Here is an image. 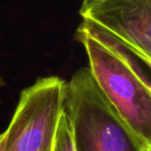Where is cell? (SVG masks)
Returning <instances> with one entry per match:
<instances>
[{
  "instance_id": "1",
  "label": "cell",
  "mask_w": 151,
  "mask_h": 151,
  "mask_svg": "<svg viewBox=\"0 0 151 151\" xmlns=\"http://www.w3.org/2000/svg\"><path fill=\"white\" fill-rule=\"evenodd\" d=\"M76 40L84 47L99 89L125 123L151 143L150 68L144 69L146 64L132 51L85 21L76 30Z\"/></svg>"
},
{
  "instance_id": "2",
  "label": "cell",
  "mask_w": 151,
  "mask_h": 151,
  "mask_svg": "<svg viewBox=\"0 0 151 151\" xmlns=\"http://www.w3.org/2000/svg\"><path fill=\"white\" fill-rule=\"evenodd\" d=\"M63 110L70 121L76 151H151V143L120 117L88 67H81L65 82Z\"/></svg>"
},
{
  "instance_id": "3",
  "label": "cell",
  "mask_w": 151,
  "mask_h": 151,
  "mask_svg": "<svg viewBox=\"0 0 151 151\" xmlns=\"http://www.w3.org/2000/svg\"><path fill=\"white\" fill-rule=\"evenodd\" d=\"M64 88L65 81L52 76L22 90L9 126L0 134V151H53Z\"/></svg>"
},
{
  "instance_id": "4",
  "label": "cell",
  "mask_w": 151,
  "mask_h": 151,
  "mask_svg": "<svg viewBox=\"0 0 151 151\" xmlns=\"http://www.w3.org/2000/svg\"><path fill=\"white\" fill-rule=\"evenodd\" d=\"M79 14L151 66V0H83Z\"/></svg>"
},
{
  "instance_id": "5",
  "label": "cell",
  "mask_w": 151,
  "mask_h": 151,
  "mask_svg": "<svg viewBox=\"0 0 151 151\" xmlns=\"http://www.w3.org/2000/svg\"><path fill=\"white\" fill-rule=\"evenodd\" d=\"M53 151H76L70 121L63 109L59 116L58 124L55 132Z\"/></svg>"
}]
</instances>
